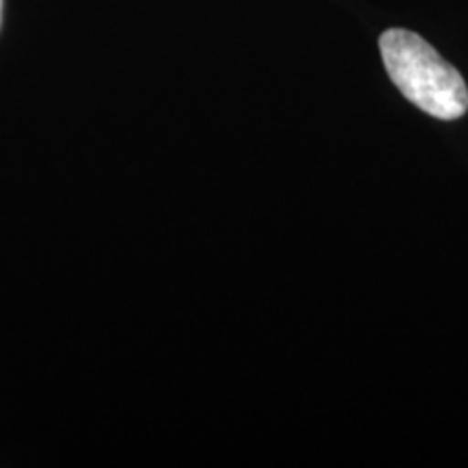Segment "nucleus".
I'll return each instance as SVG.
<instances>
[{"instance_id": "1", "label": "nucleus", "mask_w": 468, "mask_h": 468, "mask_svg": "<svg viewBox=\"0 0 468 468\" xmlns=\"http://www.w3.org/2000/svg\"><path fill=\"white\" fill-rule=\"evenodd\" d=\"M379 52L397 90L427 115L453 122L466 113L464 79L420 35L406 28H388L379 37Z\"/></svg>"}, {"instance_id": "2", "label": "nucleus", "mask_w": 468, "mask_h": 468, "mask_svg": "<svg viewBox=\"0 0 468 468\" xmlns=\"http://www.w3.org/2000/svg\"><path fill=\"white\" fill-rule=\"evenodd\" d=\"M0 20H3V0H0Z\"/></svg>"}]
</instances>
